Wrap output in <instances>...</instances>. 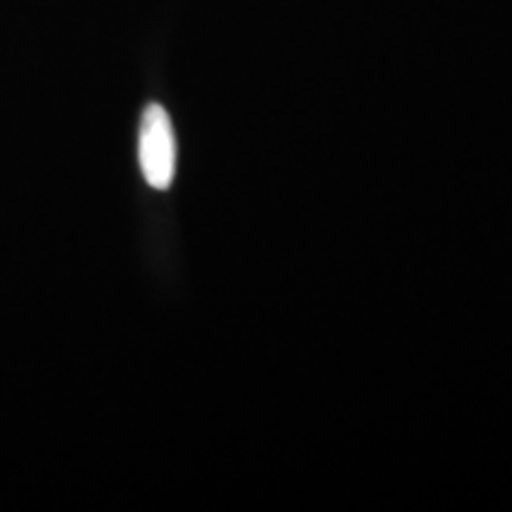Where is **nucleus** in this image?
Listing matches in <instances>:
<instances>
[{
    "label": "nucleus",
    "mask_w": 512,
    "mask_h": 512,
    "mask_svg": "<svg viewBox=\"0 0 512 512\" xmlns=\"http://www.w3.org/2000/svg\"><path fill=\"white\" fill-rule=\"evenodd\" d=\"M140 169L150 188L166 190L176 176V136L169 114L162 105L152 102L140 119L138 136Z\"/></svg>",
    "instance_id": "obj_1"
}]
</instances>
